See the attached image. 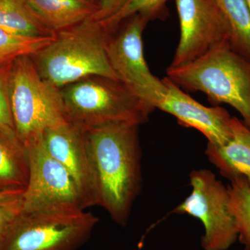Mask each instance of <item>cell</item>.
<instances>
[{"label": "cell", "instance_id": "1", "mask_svg": "<svg viewBox=\"0 0 250 250\" xmlns=\"http://www.w3.org/2000/svg\"><path fill=\"white\" fill-rule=\"evenodd\" d=\"M139 126L118 123L83 131L96 205L121 226L127 224L142 184Z\"/></svg>", "mask_w": 250, "mask_h": 250}, {"label": "cell", "instance_id": "2", "mask_svg": "<svg viewBox=\"0 0 250 250\" xmlns=\"http://www.w3.org/2000/svg\"><path fill=\"white\" fill-rule=\"evenodd\" d=\"M109 34L103 23L89 18L56 33L50 43L31 57L41 76L59 88L90 76L119 80L106 52Z\"/></svg>", "mask_w": 250, "mask_h": 250}, {"label": "cell", "instance_id": "3", "mask_svg": "<svg viewBox=\"0 0 250 250\" xmlns=\"http://www.w3.org/2000/svg\"><path fill=\"white\" fill-rule=\"evenodd\" d=\"M167 77L179 88L202 92L213 103L229 105L250 129V62L229 43L218 46L188 63L169 66Z\"/></svg>", "mask_w": 250, "mask_h": 250}, {"label": "cell", "instance_id": "4", "mask_svg": "<svg viewBox=\"0 0 250 250\" xmlns=\"http://www.w3.org/2000/svg\"><path fill=\"white\" fill-rule=\"evenodd\" d=\"M67 121L85 131L103 125L146 123L154 108L121 81L85 77L60 88Z\"/></svg>", "mask_w": 250, "mask_h": 250}, {"label": "cell", "instance_id": "5", "mask_svg": "<svg viewBox=\"0 0 250 250\" xmlns=\"http://www.w3.org/2000/svg\"><path fill=\"white\" fill-rule=\"evenodd\" d=\"M9 93L16 136L26 148L41 141L49 128L67 121L60 88L41 76L31 57L13 62Z\"/></svg>", "mask_w": 250, "mask_h": 250}, {"label": "cell", "instance_id": "6", "mask_svg": "<svg viewBox=\"0 0 250 250\" xmlns=\"http://www.w3.org/2000/svg\"><path fill=\"white\" fill-rule=\"evenodd\" d=\"M99 219L84 210L22 211L0 243V250H78Z\"/></svg>", "mask_w": 250, "mask_h": 250}, {"label": "cell", "instance_id": "7", "mask_svg": "<svg viewBox=\"0 0 250 250\" xmlns=\"http://www.w3.org/2000/svg\"><path fill=\"white\" fill-rule=\"evenodd\" d=\"M149 20L137 14L125 20L108 36L106 52L118 80L156 109L166 85L151 72L143 52V33Z\"/></svg>", "mask_w": 250, "mask_h": 250}, {"label": "cell", "instance_id": "8", "mask_svg": "<svg viewBox=\"0 0 250 250\" xmlns=\"http://www.w3.org/2000/svg\"><path fill=\"white\" fill-rule=\"evenodd\" d=\"M190 195L174 213L188 214L203 224L204 250H228L238 240V231L229 210L228 187L207 169L192 170L189 175Z\"/></svg>", "mask_w": 250, "mask_h": 250}, {"label": "cell", "instance_id": "9", "mask_svg": "<svg viewBox=\"0 0 250 250\" xmlns=\"http://www.w3.org/2000/svg\"><path fill=\"white\" fill-rule=\"evenodd\" d=\"M27 149L29 174L22 211L85 210L71 175L47 152L42 140Z\"/></svg>", "mask_w": 250, "mask_h": 250}, {"label": "cell", "instance_id": "10", "mask_svg": "<svg viewBox=\"0 0 250 250\" xmlns=\"http://www.w3.org/2000/svg\"><path fill=\"white\" fill-rule=\"evenodd\" d=\"M180 39L170 67L200 58L218 46L231 45V31L216 0H175Z\"/></svg>", "mask_w": 250, "mask_h": 250}, {"label": "cell", "instance_id": "11", "mask_svg": "<svg viewBox=\"0 0 250 250\" xmlns=\"http://www.w3.org/2000/svg\"><path fill=\"white\" fill-rule=\"evenodd\" d=\"M42 143L47 152L71 175L83 209L97 206L83 130L66 121L47 129L42 136Z\"/></svg>", "mask_w": 250, "mask_h": 250}, {"label": "cell", "instance_id": "12", "mask_svg": "<svg viewBox=\"0 0 250 250\" xmlns=\"http://www.w3.org/2000/svg\"><path fill=\"white\" fill-rule=\"evenodd\" d=\"M166 94L156 108L177 118L179 123L201 132L208 143L223 146L231 139V117L221 106L207 107L184 93L167 77Z\"/></svg>", "mask_w": 250, "mask_h": 250}, {"label": "cell", "instance_id": "13", "mask_svg": "<svg viewBox=\"0 0 250 250\" xmlns=\"http://www.w3.org/2000/svg\"><path fill=\"white\" fill-rule=\"evenodd\" d=\"M231 139L223 146L207 143L205 154L225 178L242 176L250 187V129L243 121L231 117Z\"/></svg>", "mask_w": 250, "mask_h": 250}, {"label": "cell", "instance_id": "14", "mask_svg": "<svg viewBox=\"0 0 250 250\" xmlns=\"http://www.w3.org/2000/svg\"><path fill=\"white\" fill-rule=\"evenodd\" d=\"M27 1L41 22L54 33L80 24L98 9V5L90 0Z\"/></svg>", "mask_w": 250, "mask_h": 250}, {"label": "cell", "instance_id": "15", "mask_svg": "<svg viewBox=\"0 0 250 250\" xmlns=\"http://www.w3.org/2000/svg\"><path fill=\"white\" fill-rule=\"evenodd\" d=\"M29 174L27 148L0 130V190H24Z\"/></svg>", "mask_w": 250, "mask_h": 250}, {"label": "cell", "instance_id": "16", "mask_svg": "<svg viewBox=\"0 0 250 250\" xmlns=\"http://www.w3.org/2000/svg\"><path fill=\"white\" fill-rule=\"evenodd\" d=\"M0 28L27 37L56 36L41 22L27 0H0Z\"/></svg>", "mask_w": 250, "mask_h": 250}, {"label": "cell", "instance_id": "17", "mask_svg": "<svg viewBox=\"0 0 250 250\" xmlns=\"http://www.w3.org/2000/svg\"><path fill=\"white\" fill-rule=\"evenodd\" d=\"M231 31V48L250 62V11L246 0H216Z\"/></svg>", "mask_w": 250, "mask_h": 250}, {"label": "cell", "instance_id": "18", "mask_svg": "<svg viewBox=\"0 0 250 250\" xmlns=\"http://www.w3.org/2000/svg\"><path fill=\"white\" fill-rule=\"evenodd\" d=\"M229 181V210L236 223L238 240L245 250H250V187L242 176Z\"/></svg>", "mask_w": 250, "mask_h": 250}, {"label": "cell", "instance_id": "19", "mask_svg": "<svg viewBox=\"0 0 250 250\" xmlns=\"http://www.w3.org/2000/svg\"><path fill=\"white\" fill-rule=\"evenodd\" d=\"M55 36L27 37L0 28V67L12 64L21 57H31L50 43Z\"/></svg>", "mask_w": 250, "mask_h": 250}, {"label": "cell", "instance_id": "20", "mask_svg": "<svg viewBox=\"0 0 250 250\" xmlns=\"http://www.w3.org/2000/svg\"><path fill=\"white\" fill-rule=\"evenodd\" d=\"M168 0H127L117 14L106 21H100L109 32L114 31L125 20L142 15L149 21L162 19L167 16L166 3Z\"/></svg>", "mask_w": 250, "mask_h": 250}, {"label": "cell", "instance_id": "21", "mask_svg": "<svg viewBox=\"0 0 250 250\" xmlns=\"http://www.w3.org/2000/svg\"><path fill=\"white\" fill-rule=\"evenodd\" d=\"M12 64L0 67V130L18 139L10 104L9 80Z\"/></svg>", "mask_w": 250, "mask_h": 250}, {"label": "cell", "instance_id": "22", "mask_svg": "<svg viewBox=\"0 0 250 250\" xmlns=\"http://www.w3.org/2000/svg\"><path fill=\"white\" fill-rule=\"evenodd\" d=\"M22 210V196L7 205L0 206V243L10 225Z\"/></svg>", "mask_w": 250, "mask_h": 250}, {"label": "cell", "instance_id": "23", "mask_svg": "<svg viewBox=\"0 0 250 250\" xmlns=\"http://www.w3.org/2000/svg\"><path fill=\"white\" fill-rule=\"evenodd\" d=\"M127 0H100L98 9L90 18L97 21H104L117 14Z\"/></svg>", "mask_w": 250, "mask_h": 250}, {"label": "cell", "instance_id": "24", "mask_svg": "<svg viewBox=\"0 0 250 250\" xmlns=\"http://www.w3.org/2000/svg\"><path fill=\"white\" fill-rule=\"evenodd\" d=\"M24 190H0V206L7 205L22 196Z\"/></svg>", "mask_w": 250, "mask_h": 250}, {"label": "cell", "instance_id": "25", "mask_svg": "<svg viewBox=\"0 0 250 250\" xmlns=\"http://www.w3.org/2000/svg\"><path fill=\"white\" fill-rule=\"evenodd\" d=\"M247 4H248V8H249L250 11V0H246Z\"/></svg>", "mask_w": 250, "mask_h": 250}, {"label": "cell", "instance_id": "26", "mask_svg": "<svg viewBox=\"0 0 250 250\" xmlns=\"http://www.w3.org/2000/svg\"><path fill=\"white\" fill-rule=\"evenodd\" d=\"M90 1H93V2L96 3V4L98 5L99 1H100V0H90Z\"/></svg>", "mask_w": 250, "mask_h": 250}]
</instances>
